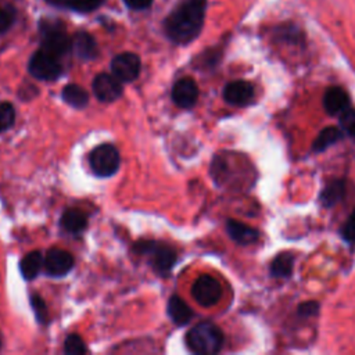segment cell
Wrapping results in <instances>:
<instances>
[{
	"label": "cell",
	"mask_w": 355,
	"mask_h": 355,
	"mask_svg": "<svg viewBox=\"0 0 355 355\" xmlns=\"http://www.w3.org/2000/svg\"><path fill=\"white\" fill-rule=\"evenodd\" d=\"M205 8V0H187L180 4L164 22L166 36L178 44H187L194 40L202 29Z\"/></svg>",
	"instance_id": "obj_1"
},
{
	"label": "cell",
	"mask_w": 355,
	"mask_h": 355,
	"mask_svg": "<svg viewBox=\"0 0 355 355\" xmlns=\"http://www.w3.org/2000/svg\"><path fill=\"white\" fill-rule=\"evenodd\" d=\"M186 344L194 354L214 355L219 352L223 345V333L216 324L201 322L189 330Z\"/></svg>",
	"instance_id": "obj_2"
},
{
	"label": "cell",
	"mask_w": 355,
	"mask_h": 355,
	"mask_svg": "<svg viewBox=\"0 0 355 355\" xmlns=\"http://www.w3.org/2000/svg\"><path fill=\"white\" fill-rule=\"evenodd\" d=\"M42 49L60 57L71 50L72 37L67 35L64 25L60 21L43 19L40 22Z\"/></svg>",
	"instance_id": "obj_3"
},
{
	"label": "cell",
	"mask_w": 355,
	"mask_h": 355,
	"mask_svg": "<svg viewBox=\"0 0 355 355\" xmlns=\"http://www.w3.org/2000/svg\"><path fill=\"white\" fill-rule=\"evenodd\" d=\"M135 251L140 255H148L153 269L161 276L169 275L176 262V252L162 243L139 241L135 245Z\"/></svg>",
	"instance_id": "obj_4"
},
{
	"label": "cell",
	"mask_w": 355,
	"mask_h": 355,
	"mask_svg": "<svg viewBox=\"0 0 355 355\" xmlns=\"http://www.w3.org/2000/svg\"><path fill=\"white\" fill-rule=\"evenodd\" d=\"M89 162L92 171L100 178H108L114 175L119 168V153L118 150L108 143L97 146L89 155Z\"/></svg>",
	"instance_id": "obj_5"
},
{
	"label": "cell",
	"mask_w": 355,
	"mask_h": 355,
	"mask_svg": "<svg viewBox=\"0 0 355 355\" xmlns=\"http://www.w3.org/2000/svg\"><path fill=\"white\" fill-rule=\"evenodd\" d=\"M28 69L36 79L54 80L61 75L62 65L57 55L40 49L31 57Z\"/></svg>",
	"instance_id": "obj_6"
},
{
	"label": "cell",
	"mask_w": 355,
	"mask_h": 355,
	"mask_svg": "<svg viewBox=\"0 0 355 355\" xmlns=\"http://www.w3.org/2000/svg\"><path fill=\"white\" fill-rule=\"evenodd\" d=\"M191 295L200 305L212 306L222 297L220 283L212 276L202 275L194 282L191 287Z\"/></svg>",
	"instance_id": "obj_7"
},
{
	"label": "cell",
	"mask_w": 355,
	"mask_h": 355,
	"mask_svg": "<svg viewBox=\"0 0 355 355\" xmlns=\"http://www.w3.org/2000/svg\"><path fill=\"white\" fill-rule=\"evenodd\" d=\"M111 71L121 82H132L140 73V58L133 53H121L114 57Z\"/></svg>",
	"instance_id": "obj_8"
},
{
	"label": "cell",
	"mask_w": 355,
	"mask_h": 355,
	"mask_svg": "<svg viewBox=\"0 0 355 355\" xmlns=\"http://www.w3.org/2000/svg\"><path fill=\"white\" fill-rule=\"evenodd\" d=\"M93 93L103 103H112L122 96L121 80L110 73H98L93 80Z\"/></svg>",
	"instance_id": "obj_9"
},
{
	"label": "cell",
	"mask_w": 355,
	"mask_h": 355,
	"mask_svg": "<svg viewBox=\"0 0 355 355\" xmlns=\"http://www.w3.org/2000/svg\"><path fill=\"white\" fill-rule=\"evenodd\" d=\"M73 257L71 252L61 248H51L44 257V270L47 275L60 277L67 275L73 268Z\"/></svg>",
	"instance_id": "obj_10"
},
{
	"label": "cell",
	"mask_w": 355,
	"mask_h": 355,
	"mask_svg": "<svg viewBox=\"0 0 355 355\" xmlns=\"http://www.w3.org/2000/svg\"><path fill=\"white\" fill-rule=\"evenodd\" d=\"M198 98L197 83L191 78L179 79L172 87V100L180 108H191Z\"/></svg>",
	"instance_id": "obj_11"
},
{
	"label": "cell",
	"mask_w": 355,
	"mask_h": 355,
	"mask_svg": "<svg viewBox=\"0 0 355 355\" xmlns=\"http://www.w3.org/2000/svg\"><path fill=\"white\" fill-rule=\"evenodd\" d=\"M223 98L232 105H247L254 98V87L245 80H234L225 86Z\"/></svg>",
	"instance_id": "obj_12"
},
{
	"label": "cell",
	"mask_w": 355,
	"mask_h": 355,
	"mask_svg": "<svg viewBox=\"0 0 355 355\" xmlns=\"http://www.w3.org/2000/svg\"><path fill=\"white\" fill-rule=\"evenodd\" d=\"M349 107L348 93L338 86L329 87L323 94V108L330 115H340Z\"/></svg>",
	"instance_id": "obj_13"
},
{
	"label": "cell",
	"mask_w": 355,
	"mask_h": 355,
	"mask_svg": "<svg viewBox=\"0 0 355 355\" xmlns=\"http://www.w3.org/2000/svg\"><path fill=\"white\" fill-rule=\"evenodd\" d=\"M226 232L233 241L241 245L252 244L259 239V232L257 229L234 219H229L226 222Z\"/></svg>",
	"instance_id": "obj_14"
},
{
	"label": "cell",
	"mask_w": 355,
	"mask_h": 355,
	"mask_svg": "<svg viewBox=\"0 0 355 355\" xmlns=\"http://www.w3.org/2000/svg\"><path fill=\"white\" fill-rule=\"evenodd\" d=\"M71 50L82 60H93L98 53L96 40L86 32H78L73 35Z\"/></svg>",
	"instance_id": "obj_15"
},
{
	"label": "cell",
	"mask_w": 355,
	"mask_h": 355,
	"mask_svg": "<svg viewBox=\"0 0 355 355\" xmlns=\"http://www.w3.org/2000/svg\"><path fill=\"white\" fill-rule=\"evenodd\" d=\"M166 311H168V315L172 319V322L176 323L178 326H183V324L189 323L193 318L191 308L179 295H172L169 298Z\"/></svg>",
	"instance_id": "obj_16"
},
{
	"label": "cell",
	"mask_w": 355,
	"mask_h": 355,
	"mask_svg": "<svg viewBox=\"0 0 355 355\" xmlns=\"http://www.w3.org/2000/svg\"><path fill=\"white\" fill-rule=\"evenodd\" d=\"M344 196H345V182L343 179H334L323 187L320 193V202L329 208L336 205L338 201H341Z\"/></svg>",
	"instance_id": "obj_17"
},
{
	"label": "cell",
	"mask_w": 355,
	"mask_h": 355,
	"mask_svg": "<svg viewBox=\"0 0 355 355\" xmlns=\"http://www.w3.org/2000/svg\"><path fill=\"white\" fill-rule=\"evenodd\" d=\"M44 263V258L42 257L40 251H32L28 252L19 262V270L22 273V276L26 280H32L37 276V273L40 272V269L43 268Z\"/></svg>",
	"instance_id": "obj_18"
},
{
	"label": "cell",
	"mask_w": 355,
	"mask_h": 355,
	"mask_svg": "<svg viewBox=\"0 0 355 355\" xmlns=\"http://www.w3.org/2000/svg\"><path fill=\"white\" fill-rule=\"evenodd\" d=\"M61 226L69 233H80L87 226L86 215L79 209H67L61 216Z\"/></svg>",
	"instance_id": "obj_19"
},
{
	"label": "cell",
	"mask_w": 355,
	"mask_h": 355,
	"mask_svg": "<svg viewBox=\"0 0 355 355\" xmlns=\"http://www.w3.org/2000/svg\"><path fill=\"white\" fill-rule=\"evenodd\" d=\"M343 130L336 128V126H327L324 128L319 135L318 137L315 139L313 144H312V150L315 153H320V151H324L326 148H329L330 146L336 144L338 140L343 139Z\"/></svg>",
	"instance_id": "obj_20"
},
{
	"label": "cell",
	"mask_w": 355,
	"mask_h": 355,
	"mask_svg": "<svg viewBox=\"0 0 355 355\" xmlns=\"http://www.w3.org/2000/svg\"><path fill=\"white\" fill-rule=\"evenodd\" d=\"M294 268V255L290 252H282L275 257L270 263V273L275 277H290Z\"/></svg>",
	"instance_id": "obj_21"
},
{
	"label": "cell",
	"mask_w": 355,
	"mask_h": 355,
	"mask_svg": "<svg viewBox=\"0 0 355 355\" xmlns=\"http://www.w3.org/2000/svg\"><path fill=\"white\" fill-rule=\"evenodd\" d=\"M62 98L65 100V103H68L75 108H83L87 105L89 94L83 87L72 83V85H67L62 89Z\"/></svg>",
	"instance_id": "obj_22"
},
{
	"label": "cell",
	"mask_w": 355,
	"mask_h": 355,
	"mask_svg": "<svg viewBox=\"0 0 355 355\" xmlns=\"http://www.w3.org/2000/svg\"><path fill=\"white\" fill-rule=\"evenodd\" d=\"M64 352L68 355H82L87 352L85 341L78 334H71L64 343Z\"/></svg>",
	"instance_id": "obj_23"
},
{
	"label": "cell",
	"mask_w": 355,
	"mask_h": 355,
	"mask_svg": "<svg viewBox=\"0 0 355 355\" xmlns=\"http://www.w3.org/2000/svg\"><path fill=\"white\" fill-rule=\"evenodd\" d=\"M340 125L343 132L355 140V110L348 107L340 114Z\"/></svg>",
	"instance_id": "obj_24"
},
{
	"label": "cell",
	"mask_w": 355,
	"mask_h": 355,
	"mask_svg": "<svg viewBox=\"0 0 355 355\" xmlns=\"http://www.w3.org/2000/svg\"><path fill=\"white\" fill-rule=\"evenodd\" d=\"M15 121V111L10 103L0 101V132L7 130Z\"/></svg>",
	"instance_id": "obj_25"
},
{
	"label": "cell",
	"mask_w": 355,
	"mask_h": 355,
	"mask_svg": "<svg viewBox=\"0 0 355 355\" xmlns=\"http://www.w3.org/2000/svg\"><path fill=\"white\" fill-rule=\"evenodd\" d=\"M104 0H71L69 7L78 12H90L96 10Z\"/></svg>",
	"instance_id": "obj_26"
},
{
	"label": "cell",
	"mask_w": 355,
	"mask_h": 355,
	"mask_svg": "<svg viewBox=\"0 0 355 355\" xmlns=\"http://www.w3.org/2000/svg\"><path fill=\"white\" fill-rule=\"evenodd\" d=\"M31 302H32V308L35 311V315H36L37 320L40 323H46L49 316H47V309H46V305H44V301L42 300V297L33 294L31 297Z\"/></svg>",
	"instance_id": "obj_27"
},
{
	"label": "cell",
	"mask_w": 355,
	"mask_h": 355,
	"mask_svg": "<svg viewBox=\"0 0 355 355\" xmlns=\"http://www.w3.org/2000/svg\"><path fill=\"white\" fill-rule=\"evenodd\" d=\"M341 236L351 244H355V209L349 215V218L345 220V223L341 227Z\"/></svg>",
	"instance_id": "obj_28"
},
{
	"label": "cell",
	"mask_w": 355,
	"mask_h": 355,
	"mask_svg": "<svg viewBox=\"0 0 355 355\" xmlns=\"http://www.w3.org/2000/svg\"><path fill=\"white\" fill-rule=\"evenodd\" d=\"M298 315L304 318H309L319 313V302L316 301H305L298 305Z\"/></svg>",
	"instance_id": "obj_29"
},
{
	"label": "cell",
	"mask_w": 355,
	"mask_h": 355,
	"mask_svg": "<svg viewBox=\"0 0 355 355\" xmlns=\"http://www.w3.org/2000/svg\"><path fill=\"white\" fill-rule=\"evenodd\" d=\"M14 22V11L11 8H0V35H3Z\"/></svg>",
	"instance_id": "obj_30"
},
{
	"label": "cell",
	"mask_w": 355,
	"mask_h": 355,
	"mask_svg": "<svg viewBox=\"0 0 355 355\" xmlns=\"http://www.w3.org/2000/svg\"><path fill=\"white\" fill-rule=\"evenodd\" d=\"M123 1L132 10H144L153 3V0H123Z\"/></svg>",
	"instance_id": "obj_31"
},
{
	"label": "cell",
	"mask_w": 355,
	"mask_h": 355,
	"mask_svg": "<svg viewBox=\"0 0 355 355\" xmlns=\"http://www.w3.org/2000/svg\"><path fill=\"white\" fill-rule=\"evenodd\" d=\"M49 4H53L55 7H65L68 6L69 7V1L71 0H46Z\"/></svg>",
	"instance_id": "obj_32"
},
{
	"label": "cell",
	"mask_w": 355,
	"mask_h": 355,
	"mask_svg": "<svg viewBox=\"0 0 355 355\" xmlns=\"http://www.w3.org/2000/svg\"><path fill=\"white\" fill-rule=\"evenodd\" d=\"M0 347H1V337H0Z\"/></svg>",
	"instance_id": "obj_33"
}]
</instances>
